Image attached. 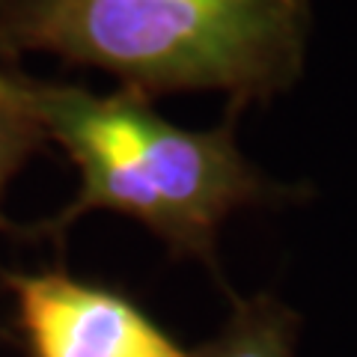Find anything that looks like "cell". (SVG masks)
<instances>
[{
  "mask_svg": "<svg viewBox=\"0 0 357 357\" xmlns=\"http://www.w3.org/2000/svg\"><path fill=\"white\" fill-rule=\"evenodd\" d=\"M45 143L60 146L77 173L75 199L42 220V238H63L93 211L137 220L176 259L220 277L218 241L244 208L295 199L298 191L265 176L238 146V110L211 128L167 119L152 98L116 86L24 77Z\"/></svg>",
  "mask_w": 357,
  "mask_h": 357,
  "instance_id": "obj_1",
  "label": "cell"
},
{
  "mask_svg": "<svg viewBox=\"0 0 357 357\" xmlns=\"http://www.w3.org/2000/svg\"><path fill=\"white\" fill-rule=\"evenodd\" d=\"M312 0H0V57L98 69L146 98L220 93L232 110L307 69Z\"/></svg>",
  "mask_w": 357,
  "mask_h": 357,
  "instance_id": "obj_2",
  "label": "cell"
},
{
  "mask_svg": "<svg viewBox=\"0 0 357 357\" xmlns=\"http://www.w3.org/2000/svg\"><path fill=\"white\" fill-rule=\"evenodd\" d=\"M27 357H191L137 301L63 268L0 271Z\"/></svg>",
  "mask_w": 357,
  "mask_h": 357,
  "instance_id": "obj_3",
  "label": "cell"
},
{
  "mask_svg": "<svg viewBox=\"0 0 357 357\" xmlns=\"http://www.w3.org/2000/svg\"><path fill=\"white\" fill-rule=\"evenodd\" d=\"M229 298L227 319L191 357H298L301 316L295 307L274 292Z\"/></svg>",
  "mask_w": 357,
  "mask_h": 357,
  "instance_id": "obj_4",
  "label": "cell"
},
{
  "mask_svg": "<svg viewBox=\"0 0 357 357\" xmlns=\"http://www.w3.org/2000/svg\"><path fill=\"white\" fill-rule=\"evenodd\" d=\"M27 72L0 66V232L6 229L3 199L24 164L45 146V134L27 98Z\"/></svg>",
  "mask_w": 357,
  "mask_h": 357,
  "instance_id": "obj_5",
  "label": "cell"
},
{
  "mask_svg": "<svg viewBox=\"0 0 357 357\" xmlns=\"http://www.w3.org/2000/svg\"><path fill=\"white\" fill-rule=\"evenodd\" d=\"M0 342H6V331L3 328H0Z\"/></svg>",
  "mask_w": 357,
  "mask_h": 357,
  "instance_id": "obj_6",
  "label": "cell"
}]
</instances>
